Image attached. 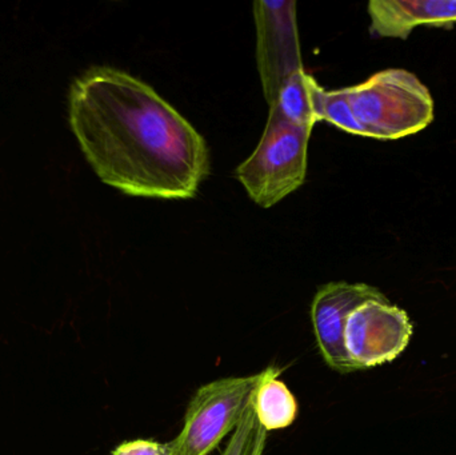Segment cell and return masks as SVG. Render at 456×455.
I'll use <instances>...</instances> for the list:
<instances>
[{
	"label": "cell",
	"instance_id": "1",
	"mask_svg": "<svg viewBox=\"0 0 456 455\" xmlns=\"http://www.w3.org/2000/svg\"><path fill=\"white\" fill-rule=\"evenodd\" d=\"M69 126L103 183L133 197L190 199L210 171L197 128L151 85L93 67L69 90Z\"/></svg>",
	"mask_w": 456,
	"mask_h": 455
},
{
	"label": "cell",
	"instance_id": "2",
	"mask_svg": "<svg viewBox=\"0 0 456 455\" xmlns=\"http://www.w3.org/2000/svg\"><path fill=\"white\" fill-rule=\"evenodd\" d=\"M354 117L367 138L395 141L425 130L434 120V99L419 77L407 69L377 72L346 87Z\"/></svg>",
	"mask_w": 456,
	"mask_h": 455
},
{
	"label": "cell",
	"instance_id": "3",
	"mask_svg": "<svg viewBox=\"0 0 456 455\" xmlns=\"http://www.w3.org/2000/svg\"><path fill=\"white\" fill-rule=\"evenodd\" d=\"M311 131L313 128L287 122L270 110L256 149L235 171L257 206L273 207L305 183Z\"/></svg>",
	"mask_w": 456,
	"mask_h": 455
},
{
	"label": "cell",
	"instance_id": "4",
	"mask_svg": "<svg viewBox=\"0 0 456 455\" xmlns=\"http://www.w3.org/2000/svg\"><path fill=\"white\" fill-rule=\"evenodd\" d=\"M263 371L255 376L232 377L200 387L187 406L183 429L168 443L171 455H208L228 433L236 429L251 401Z\"/></svg>",
	"mask_w": 456,
	"mask_h": 455
},
{
	"label": "cell",
	"instance_id": "5",
	"mask_svg": "<svg viewBox=\"0 0 456 455\" xmlns=\"http://www.w3.org/2000/svg\"><path fill=\"white\" fill-rule=\"evenodd\" d=\"M256 26V61L268 106L278 98L281 85L303 71L297 2L257 0L254 3Z\"/></svg>",
	"mask_w": 456,
	"mask_h": 455
},
{
	"label": "cell",
	"instance_id": "6",
	"mask_svg": "<svg viewBox=\"0 0 456 455\" xmlns=\"http://www.w3.org/2000/svg\"><path fill=\"white\" fill-rule=\"evenodd\" d=\"M414 326L396 305L369 301L348 317L345 344L359 370L393 362L409 346Z\"/></svg>",
	"mask_w": 456,
	"mask_h": 455
},
{
	"label": "cell",
	"instance_id": "7",
	"mask_svg": "<svg viewBox=\"0 0 456 455\" xmlns=\"http://www.w3.org/2000/svg\"><path fill=\"white\" fill-rule=\"evenodd\" d=\"M386 296L366 283L331 282L319 288L311 305V321L324 362L338 373L359 370L345 344L348 317L369 301H385Z\"/></svg>",
	"mask_w": 456,
	"mask_h": 455
},
{
	"label": "cell",
	"instance_id": "8",
	"mask_svg": "<svg viewBox=\"0 0 456 455\" xmlns=\"http://www.w3.org/2000/svg\"><path fill=\"white\" fill-rule=\"evenodd\" d=\"M371 32L406 39L419 26H454L456 0H371Z\"/></svg>",
	"mask_w": 456,
	"mask_h": 455
},
{
	"label": "cell",
	"instance_id": "9",
	"mask_svg": "<svg viewBox=\"0 0 456 455\" xmlns=\"http://www.w3.org/2000/svg\"><path fill=\"white\" fill-rule=\"evenodd\" d=\"M281 374V369H265L252 395L255 416L265 432L284 429L297 419V400L286 384L279 379Z\"/></svg>",
	"mask_w": 456,
	"mask_h": 455
},
{
	"label": "cell",
	"instance_id": "10",
	"mask_svg": "<svg viewBox=\"0 0 456 455\" xmlns=\"http://www.w3.org/2000/svg\"><path fill=\"white\" fill-rule=\"evenodd\" d=\"M316 80L303 69L292 75L279 91L270 110L292 125L314 128L319 122L315 110Z\"/></svg>",
	"mask_w": 456,
	"mask_h": 455
},
{
	"label": "cell",
	"instance_id": "11",
	"mask_svg": "<svg viewBox=\"0 0 456 455\" xmlns=\"http://www.w3.org/2000/svg\"><path fill=\"white\" fill-rule=\"evenodd\" d=\"M315 110L319 120H326L346 133L366 136L363 128L354 117L346 88L327 91L316 85Z\"/></svg>",
	"mask_w": 456,
	"mask_h": 455
},
{
	"label": "cell",
	"instance_id": "12",
	"mask_svg": "<svg viewBox=\"0 0 456 455\" xmlns=\"http://www.w3.org/2000/svg\"><path fill=\"white\" fill-rule=\"evenodd\" d=\"M267 435L268 432H265L255 416L251 398L222 455H263Z\"/></svg>",
	"mask_w": 456,
	"mask_h": 455
},
{
	"label": "cell",
	"instance_id": "13",
	"mask_svg": "<svg viewBox=\"0 0 456 455\" xmlns=\"http://www.w3.org/2000/svg\"><path fill=\"white\" fill-rule=\"evenodd\" d=\"M111 455H171L168 443L151 440L127 441L112 451Z\"/></svg>",
	"mask_w": 456,
	"mask_h": 455
}]
</instances>
